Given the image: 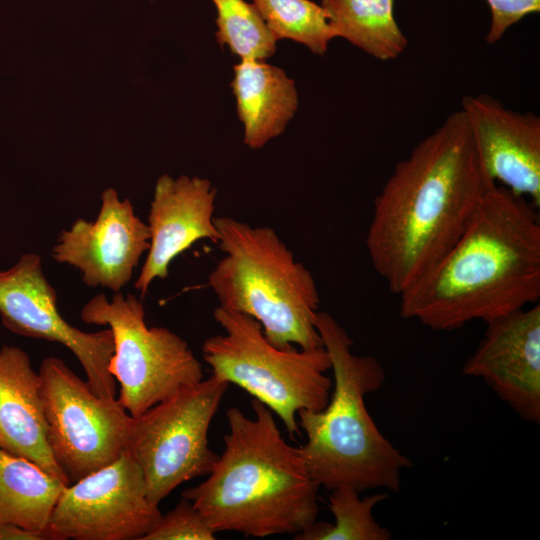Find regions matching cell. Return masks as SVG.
I'll return each instance as SVG.
<instances>
[{"label": "cell", "instance_id": "cell-4", "mask_svg": "<svg viewBox=\"0 0 540 540\" xmlns=\"http://www.w3.org/2000/svg\"><path fill=\"white\" fill-rule=\"evenodd\" d=\"M316 327L334 383L322 410L297 414L307 438L299 449L308 472L328 490L348 486L359 492H396L412 463L381 433L365 405V397L383 386L385 370L377 358L353 353V341L329 313L318 312Z\"/></svg>", "mask_w": 540, "mask_h": 540}, {"label": "cell", "instance_id": "cell-1", "mask_svg": "<svg viewBox=\"0 0 540 540\" xmlns=\"http://www.w3.org/2000/svg\"><path fill=\"white\" fill-rule=\"evenodd\" d=\"M495 184L462 110L396 164L374 199L366 235L372 266L393 294L399 296L434 267Z\"/></svg>", "mask_w": 540, "mask_h": 540}, {"label": "cell", "instance_id": "cell-15", "mask_svg": "<svg viewBox=\"0 0 540 540\" xmlns=\"http://www.w3.org/2000/svg\"><path fill=\"white\" fill-rule=\"evenodd\" d=\"M217 189L205 178L161 175L148 214L150 246L134 287L144 297L156 279H166L171 262L195 242H218L214 223Z\"/></svg>", "mask_w": 540, "mask_h": 540}, {"label": "cell", "instance_id": "cell-16", "mask_svg": "<svg viewBox=\"0 0 540 540\" xmlns=\"http://www.w3.org/2000/svg\"><path fill=\"white\" fill-rule=\"evenodd\" d=\"M0 449L69 485L48 444L39 373L24 350L10 345L0 348Z\"/></svg>", "mask_w": 540, "mask_h": 540}, {"label": "cell", "instance_id": "cell-7", "mask_svg": "<svg viewBox=\"0 0 540 540\" xmlns=\"http://www.w3.org/2000/svg\"><path fill=\"white\" fill-rule=\"evenodd\" d=\"M86 324L108 326L114 351L108 369L120 385L118 400L132 417L203 379L200 361L187 342L165 327H148L141 300L101 293L81 310Z\"/></svg>", "mask_w": 540, "mask_h": 540}, {"label": "cell", "instance_id": "cell-19", "mask_svg": "<svg viewBox=\"0 0 540 540\" xmlns=\"http://www.w3.org/2000/svg\"><path fill=\"white\" fill-rule=\"evenodd\" d=\"M395 0H321L341 37L372 57L388 61L404 52L408 40L394 16Z\"/></svg>", "mask_w": 540, "mask_h": 540}, {"label": "cell", "instance_id": "cell-5", "mask_svg": "<svg viewBox=\"0 0 540 540\" xmlns=\"http://www.w3.org/2000/svg\"><path fill=\"white\" fill-rule=\"evenodd\" d=\"M214 223L224 256L210 272L208 287L219 306L256 319L278 348L322 347L314 277L275 230L227 216Z\"/></svg>", "mask_w": 540, "mask_h": 540}, {"label": "cell", "instance_id": "cell-9", "mask_svg": "<svg viewBox=\"0 0 540 540\" xmlns=\"http://www.w3.org/2000/svg\"><path fill=\"white\" fill-rule=\"evenodd\" d=\"M38 373L48 444L69 485L119 458L132 421L120 401L97 396L57 357L45 358Z\"/></svg>", "mask_w": 540, "mask_h": 540}, {"label": "cell", "instance_id": "cell-17", "mask_svg": "<svg viewBox=\"0 0 540 540\" xmlns=\"http://www.w3.org/2000/svg\"><path fill=\"white\" fill-rule=\"evenodd\" d=\"M230 83L244 127V143L257 150L282 134L298 108L293 79L265 60L241 59Z\"/></svg>", "mask_w": 540, "mask_h": 540}, {"label": "cell", "instance_id": "cell-18", "mask_svg": "<svg viewBox=\"0 0 540 540\" xmlns=\"http://www.w3.org/2000/svg\"><path fill=\"white\" fill-rule=\"evenodd\" d=\"M67 485L33 462L0 449V522L51 532L53 510Z\"/></svg>", "mask_w": 540, "mask_h": 540}, {"label": "cell", "instance_id": "cell-13", "mask_svg": "<svg viewBox=\"0 0 540 540\" xmlns=\"http://www.w3.org/2000/svg\"><path fill=\"white\" fill-rule=\"evenodd\" d=\"M483 338L463 365L481 378L521 419L540 423V303L486 323Z\"/></svg>", "mask_w": 540, "mask_h": 540}, {"label": "cell", "instance_id": "cell-25", "mask_svg": "<svg viewBox=\"0 0 540 540\" xmlns=\"http://www.w3.org/2000/svg\"><path fill=\"white\" fill-rule=\"evenodd\" d=\"M0 540H58L52 532H37L0 522Z\"/></svg>", "mask_w": 540, "mask_h": 540}, {"label": "cell", "instance_id": "cell-21", "mask_svg": "<svg viewBox=\"0 0 540 540\" xmlns=\"http://www.w3.org/2000/svg\"><path fill=\"white\" fill-rule=\"evenodd\" d=\"M268 30L278 41L290 39L323 55L336 38L329 17L321 4L311 0H251Z\"/></svg>", "mask_w": 540, "mask_h": 540}, {"label": "cell", "instance_id": "cell-22", "mask_svg": "<svg viewBox=\"0 0 540 540\" xmlns=\"http://www.w3.org/2000/svg\"><path fill=\"white\" fill-rule=\"evenodd\" d=\"M216 10L218 44L240 59L265 60L276 52L277 40L251 2L211 0Z\"/></svg>", "mask_w": 540, "mask_h": 540}, {"label": "cell", "instance_id": "cell-10", "mask_svg": "<svg viewBox=\"0 0 540 540\" xmlns=\"http://www.w3.org/2000/svg\"><path fill=\"white\" fill-rule=\"evenodd\" d=\"M161 516L126 449L111 464L64 488L49 529L58 540H142Z\"/></svg>", "mask_w": 540, "mask_h": 540}, {"label": "cell", "instance_id": "cell-20", "mask_svg": "<svg viewBox=\"0 0 540 540\" xmlns=\"http://www.w3.org/2000/svg\"><path fill=\"white\" fill-rule=\"evenodd\" d=\"M329 508L335 522H317L296 534L295 540H389L392 533L373 517V509L387 498L374 493L361 498L359 491L342 486L331 490Z\"/></svg>", "mask_w": 540, "mask_h": 540}, {"label": "cell", "instance_id": "cell-12", "mask_svg": "<svg viewBox=\"0 0 540 540\" xmlns=\"http://www.w3.org/2000/svg\"><path fill=\"white\" fill-rule=\"evenodd\" d=\"M149 246L147 223L138 218L128 198L120 200L113 188H107L101 194L97 218L77 219L63 230L51 256L77 268L87 286L106 287L116 293L131 280Z\"/></svg>", "mask_w": 540, "mask_h": 540}, {"label": "cell", "instance_id": "cell-26", "mask_svg": "<svg viewBox=\"0 0 540 540\" xmlns=\"http://www.w3.org/2000/svg\"><path fill=\"white\" fill-rule=\"evenodd\" d=\"M150 1H153V0H150Z\"/></svg>", "mask_w": 540, "mask_h": 540}, {"label": "cell", "instance_id": "cell-23", "mask_svg": "<svg viewBox=\"0 0 540 540\" xmlns=\"http://www.w3.org/2000/svg\"><path fill=\"white\" fill-rule=\"evenodd\" d=\"M215 534L193 503L182 497L142 540H214Z\"/></svg>", "mask_w": 540, "mask_h": 540}, {"label": "cell", "instance_id": "cell-2", "mask_svg": "<svg viewBox=\"0 0 540 540\" xmlns=\"http://www.w3.org/2000/svg\"><path fill=\"white\" fill-rule=\"evenodd\" d=\"M540 298V219L504 186L483 195L446 254L399 295L402 318L436 331L485 323Z\"/></svg>", "mask_w": 540, "mask_h": 540}, {"label": "cell", "instance_id": "cell-11", "mask_svg": "<svg viewBox=\"0 0 540 540\" xmlns=\"http://www.w3.org/2000/svg\"><path fill=\"white\" fill-rule=\"evenodd\" d=\"M0 317L13 333L64 345L79 360L93 392L116 398V381L108 369L114 351L111 330L84 332L60 315L38 254H23L11 268L0 269Z\"/></svg>", "mask_w": 540, "mask_h": 540}, {"label": "cell", "instance_id": "cell-8", "mask_svg": "<svg viewBox=\"0 0 540 540\" xmlns=\"http://www.w3.org/2000/svg\"><path fill=\"white\" fill-rule=\"evenodd\" d=\"M229 385L212 374L132 417L126 449L153 504L212 471L219 455L209 446L208 431Z\"/></svg>", "mask_w": 540, "mask_h": 540}, {"label": "cell", "instance_id": "cell-14", "mask_svg": "<svg viewBox=\"0 0 540 540\" xmlns=\"http://www.w3.org/2000/svg\"><path fill=\"white\" fill-rule=\"evenodd\" d=\"M461 105L488 176L539 208V116L510 110L486 94L465 96Z\"/></svg>", "mask_w": 540, "mask_h": 540}, {"label": "cell", "instance_id": "cell-3", "mask_svg": "<svg viewBox=\"0 0 540 540\" xmlns=\"http://www.w3.org/2000/svg\"><path fill=\"white\" fill-rule=\"evenodd\" d=\"M251 407L253 417L227 410L224 451L207 479L181 495L216 533L296 535L317 520L320 486L299 447L282 437L273 411L255 398Z\"/></svg>", "mask_w": 540, "mask_h": 540}, {"label": "cell", "instance_id": "cell-24", "mask_svg": "<svg viewBox=\"0 0 540 540\" xmlns=\"http://www.w3.org/2000/svg\"><path fill=\"white\" fill-rule=\"evenodd\" d=\"M491 12V24L485 40L498 42L506 31L525 16L540 11V0H486Z\"/></svg>", "mask_w": 540, "mask_h": 540}, {"label": "cell", "instance_id": "cell-6", "mask_svg": "<svg viewBox=\"0 0 540 540\" xmlns=\"http://www.w3.org/2000/svg\"><path fill=\"white\" fill-rule=\"evenodd\" d=\"M215 321L224 330L202 345L212 374L246 390L282 420L288 435H300V410L320 411L328 403L332 380L329 355L314 349L278 348L251 316L216 307Z\"/></svg>", "mask_w": 540, "mask_h": 540}]
</instances>
